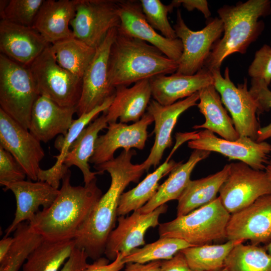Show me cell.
Wrapping results in <instances>:
<instances>
[{
    "label": "cell",
    "instance_id": "obj_1",
    "mask_svg": "<svg viewBox=\"0 0 271 271\" xmlns=\"http://www.w3.org/2000/svg\"><path fill=\"white\" fill-rule=\"evenodd\" d=\"M134 150H123L113 160L94 165L102 174L107 172L110 186L93 207L74 240L76 247L84 249L89 258L95 260L104 253L111 232L114 229L121 195L131 182L137 183L146 171L142 164H133Z\"/></svg>",
    "mask_w": 271,
    "mask_h": 271
},
{
    "label": "cell",
    "instance_id": "obj_2",
    "mask_svg": "<svg viewBox=\"0 0 271 271\" xmlns=\"http://www.w3.org/2000/svg\"><path fill=\"white\" fill-rule=\"evenodd\" d=\"M96 181L84 186H72L69 169L51 205L39 211L29 222L31 230L44 240L74 239L102 195Z\"/></svg>",
    "mask_w": 271,
    "mask_h": 271
},
{
    "label": "cell",
    "instance_id": "obj_3",
    "mask_svg": "<svg viewBox=\"0 0 271 271\" xmlns=\"http://www.w3.org/2000/svg\"><path fill=\"white\" fill-rule=\"evenodd\" d=\"M223 35L213 46L204 66L211 71L220 69L223 61L235 53L244 54L260 35L264 24L260 19L271 13V1L248 0L224 5L217 10Z\"/></svg>",
    "mask_w": 271,
    "mask_h": 271
},
{
    "label": "cell",
    "instance_id": "obj_4",
    "mask_svg": "<svg viewBox=\"0 0 271 271\" xmlns=\"http://www.w3.org/2000/svg\"><path fill=\"white\" fill-rule=\"evenodd\" d=\"M178 67L177 62L168 58L157 47L117 31L108 64L109 79L114 87H128L157 75L172 74Z\"/></svg>",
    "mask_w": 271,
    "mask_h": 271
},
{
    "label": "cell",
    "instance_id": "obj_5",
    "mask_svg": "<svg viewBox=\"0 0 271 271\" xmlns=\"http://www.w3.org/2000/svg\"><path fill=\"white\" fill-rule=\"evenodd\" d=\"M230 214L222 205L219 197L210 203L174 220L161 223L160 238L183 239L192 246L208 244L226 238V227Z\"/></svg>",
    "mask_w": 271,
    "mask_h": 271
},
{
    "label": "cell",
    "instance_id": "obj_6",
    "mask_svg": "<svg viewBox=\"0 0 271 271\" xmlns=\"http://www.w3.org/2000/svg\"><path fill=\"white\" fill-rule=\"evenodd\" d=\"M40 96L28 66L0 54V108L29 129L33 106Z\"/></svg>",
    "mask_w": 271,
    "mask_h": 271
},
{
    "label": "cell",
    "instance_id": "obj_7",
    "mask_svg": "<svg viewBox=\"0 0 271 271\" xmlns=\"http://www.w3.org/2000/svg\"><path fill=\"white\" fill-rule=\"evenodd\" d=\"M50 45L28 66L39 93L61 106L76 108L82 79L57 63Z\"/></svg>",
    "mask_w": 271,
    "mask_h": 271
},
{
    "label": "cell",
    "instance_id": "obj_8",
    "mask_svg": "<svg viewBox=\"0 0 271 271\" xmlns=\"http://www.w3.org/2000/svg\"><path fill=\"white\" fill-rule=\"evenodd\" d=\"M211 72L213 85L219 93L223 104L230 113L239 137H247L256 141L260 128L256 118L259 105L247 88L246 79L236 86L230 79L228 67H226L223 75L220 69Z\"/></svg>",
    "mask_w": 271,
    "mask_h": 271
},
{
    "label": "cell",
    "instance_id": "obj_9",
    "mask_svg": "<svg viewBox=\"0 0 271 271\" xmlns=\"http://www.w3.org/2000/svg\"><path fill=\"white\" fill-rule=\"evenodd\" d=\"M219 193L222 205L231 214L271 194V181L265 171L255 170L242 162L232 163Z\"/></svg>",
    "mask_w": 271,
    "mask_h": 271
},
{
    "label": "cell",
    "instance_id": "obj_10",
    "mask_svg": "<svg viewBox=\"0 0 271 271\" xmlns=\"http://www.w3.org/2000/svg\"><path fill=\"white\" fill-rule=\"evenodd\" d=\"M173 28L183 45L182 55L175 73L194 75L204 68L213 45L223 33V25L219 17L210 19L202 29L194 31L185 24L180 10Z\"/></svg>",
    "mask_w": 271,
    "mask_h": 271
},
{
    "label": "cell",
    "instance_id": "obj_11",
    "mask_svg": "<svg viewBox=\"0 0 271 271\" xmlns=\"http://www.w3.org/2000/svg\"><path fill=\"white\" fill-rule=\"evenodd\" d=\"M120 23L117 1L76 0L75 15L70 25L74 37L96 48Z\"/></svg>",
    "mask_w": 271,
    "mask_h": 271
},
{
    "label": "cell",
    "instance_id": "obj_12",
    "mask_svg": "<svg viewBox=\"0 0 271 271\" xmlns=\"http://www.w3.org/2000/svg\"><path fill=\"white\" fill-rule=\"evenodd\" d=\"M118 28L110 30L96 48L95 55L82 77V88L76 106L78 117L103 103L115 94L116 88L110 83L108 64L110 49Z\"/></svg>",
    "mask_w": 271,
    "mask_h": 271
},
{
    "label": "cell",
    "instance_id": "obj_13",
    "mask_svg": "<svg viewBox=\"0 0 271 271\" xmlns=\"http://www.w3.org/2000/svg\"><path fill=\"white\" fill-rule=\"evenodd\" d=\"M188 146L193 150L220 153L230 160H239L261 171H264L271 154V145L264 141L257 142L247 137L230 141L219 138L207 129L194 132Z\"/></svg>",
    "mask_w": 271,
    "mask_h": 271
},
{
    "label": "cell",
    "instance_id": "obj_14",
    "mask_svg": "<svg viewBox=\"0 0 271 271\" xmlns=\"http://www.w3.org/2000/svg\"><path fill=\"white\" fill-rule=\"evenodd\" d=\"M40 141L0 108V146L20 164L27 177L37 181L40 162L45 156Z\"/></svg>",
    "mask_w": 271,
    "mask_h": 271
},
{
    "label": "cell",
    "instance_id": "obj_15",
    "mask_svg": "<svg viewBox=\"0 0 271 271\" xmlns=\"http://www.w3.org/2000/svg\"><path fill=\"white\" fill-rule=\"evenodd\" d=\"M168 210L165 204L149 213L133 211L127 217L119 216L118 225L110 233L106 241L104 254L109 260L113 261L117 253L124 257L133 250L145 245V235L150 228L159 226L161 215Z\"/></svg>",
    "mask_w": 271,
    "mask_h": 271
},
{
    "label": "cell",
    "instance_id": "obj_16",
    "mask_svg": "<svg viewBox=\"0 0 271 271\" xmlns=\"http://www.w3.org/2000/svg\"><path fill=\"white\" fill-rule=\"evenodd\" d=\"M227 240L251 244H267L271 240V194L263 195L246 207L230 214L226 227Z\"/></svg>",
    "mask_w": 271,
    "mask_h": 271
},
{
    "label": "cell",
    "instance_id": "obj_17",
    "mask_svg": "<svg viewBox=\"0 0 271 271\" xmlns=\"http://www.w3.org/2000/svg\"><path fill=\"white\" fill-rule=\"evenodd\" d=\"M117 5L120 21L118 32L153 45L178 62L183 52L181 40L168 39L158 33L147 21L140 1L117 0Z\"/></svg>",
    "mask_w": 271,
    "mask_h": 271
},
{
    "label": "cell",
    "instance_id": "obj_18",
    "mask_svg": "<svg viewBox=\"0 0 271 271\" xmlns=\"http://www.w3.org/2000/svg\"><path fill=\"white\" fill-rule=\"evenodd\" d=\"M153 122V116L147 112L140 120L130 125L120 122L108 123L107 132L96 141L89 163L97 165L112 160L114 153L119 148L125 151L132 148L143 150L148 126Z\"/></svg>",
    "mask_w": 271,
    "mask_h": 271
},
{
    "label": "cell",
    "instance_id": "obj_19",
    "mask_svg": "<svg viewBox=\"0 0 271 271\" xmlns=\"http://www.w3.org/2000/svg\"><path fill=\"white\" fill-rule=\"evenodd\" d=\"M199 99V92L168 105H163L153 99L147 108V112L155 122V141L150 153L142 163L148 171L153 166L156 167L160 163L167 148L172 144V133L180 115L189 108L197 105Z\"/></svg>",
    "mask_w": 271,
    "mask_h": 271
},
{
    "label": "cell",
    "instance_id": "obj_20",
    "mask_svg": "<svg viewBox=\"0 0 271 271\" xmlns=\"http://www.w3.org/2000/svg\"><path fill=\"white\" fill-rule=\"evenodd\" d=\"M2 186L5 191H11L16 200L14 219L5 231L4 237L15 231L17 226L25 221L30 222L38 213L40 206L49 207L58 196L59 189H55L45 182L22 180L7 183Z\"/></svg>",
    "mask_w": 271,
    "mask_h": 271
},
{
    "label": "cell",
    "instance_id": "obj_21",
    "mask_svg": "<svg viewBox=\"0 0 271 271\" xmlns=\"http://www.w3.org/2000/svg\"><path fill=\"white\" fill-rule=\"evenodd\" d=\"M50 45L33 27L1 20L0 51L11 59L29 66Z\"/></svg>",
    "mask_w": 271,
    "mask_h": 271
},
{
    "label": "cell",
    "instance_id": "obj_22",
    "mask_svg": "<svg viewBox=\"0 0 271 271\" xmlns=\"http://www.w3.org/2000/svg\"><path fill=\"white\" fill-rule=\"evenodd\" d=\"M75 112L76 107L61 106L40 95L32 108L29 130L39 141L46 143L57 135L66 134Z\"/></svg>",
    "mask_w": 271,
    "mask_h": 271
},
{
    "label": "cell",
    "instance_id": "obj_23",
    "mask_svg": "<svg viewBox=\"0 0 271 271\" xmlns=\"http://www.w3.org/2000/svg\"><path fill=\"white\" fill-rule=\"evenodd\" d=\"M150 81L152 96L163 105L172 104L214 84L211 72L204 68L194 75H159L150 79Z\"/></svg>",
    "mask_w": 271,
    "mask_h": 271
},
{
    "label": "cell",
    "instance_id": "obj_24",
    "mask_svg": "<svg viewBox=\"0 0 271 271\" xmlns=\"http://www.w3.org/2000/svg\"><path fill=\"white\" fill-rule=\"evenodd\" d=\"M76 12V0H46L32 27L50 44L74 37L69 28Z\"/></svg>",
    "mask_w": 271,
    "mask_h": 271
},
{
    "label": "cell",
    "instance_id": "obj_25",
    "mask_svg": "<svg viewBox=\"0 0 271 271\" xmlns=\"http://www.w3.org/2000/svg\"><path fill=\"white\" fill-rule=\"evenodd\" d=\"M113 100L105 111L103 112L108 123H126L138 121L146 113L152 96L150 79L141 80L128 87L118 86Z\"/></svg>",
    "mask_w": 271,
    "mask_h": 271
},
{
    "label": "cell",
    "instance_id": "obj_26",
    "mask_svg": "<svg viewBox=\"0 0 271 271\" xmlns=\"http://www.w3.org/2000/svg\"><path fill=\"white\" fill-rule=\"evenodd\" d=\"M114 95L106 100L103 104L91 111L83 114L73 120L68 131L65 136H59L55 142V148L60 152L54 156L57 160L50 168L43 170L40 168L37 176V181L45 182L52 187L59 189L60 181L62 180L69 168L64 164V161L70 148L82 131L97 117L101 112L106 111L111 104Z\"/></svg>",
    "mask_w": 271,
    "mask_h": 271
},
{
    "label": "cell",
    "instance_id": "obj_27",
    "mask_svg": "<svg viewBox=\"0 0 271 271\" xmlns=\"http://www.w3.org/2000/svg\"><path fill=\"white\" fill-rule=\"evenodd\" d=\"M199 102L197 105L205 117V121L201 124L194 125L193 128L208 130L225 140H237L239 135L214 86L211 85L203 88L199 91Z\"/></svg>",
    "mask_w": 271,
    "mask_h": 271
},
{
    "label": "cell",
    "instance_id": "obj_28",
    "mask_svg": "<svg viewBox=\"0 0 271 271\" xmlns=\"http://www.w3.org/2000/svg\"><path fill=\"white\" fill-rule=\"evenodd\" d=\"M210 153L194 150L188 161L172 170L168 179L159 186L155 195L138 210L149 213L170 201L178 200L191 180V173L196 165L207 158Z\"/></svg>",
    "mask_w": 271,
    "mask_h": 271
},
{
    "label": "cell",
    "instance_id": "obj_29",
    "mask_svg": "<svg viewBox=\"0 0 271 271\" xmlns=\"http://www.w3.org/2000/svg\"><path fill=\"white\" fill-rule=\"evenodd\" d=\"M108 125V120L105 114L103 113L82 131L71 145L64 161V164L68 168L75 166L80 170L85 185H88L96 179V175L102 174L98 171H91L88 163L93 154L98 133L101 130L107 128Z\"/></svg>",
    "mask_w": 271,
    "mask_h": 271
},
{
    "label": "cell",
    "instance_id": "obj_30",
    "mask_svg": "<svg viewBox=\"0 0 271 271\" xmlns=\"http://www.w3.org/2000/svg\"><path fill=\"white\" fill-rule=\"evenodd\" d=\"M229 171V164H226L215 174L201 179L191 180L178 200L177 216L186 215L216 199Z\"/></svg>",
    "mask_w": 271,
    "mask_h": 271
},
{
    "label": "cell",
    "instance_id": "obj_31",
    "mask_svg": "<svg viewBox=\"0 0 271 271\" xmlns=\"http://www.w3.org/2000/svg\"><path fill=\"white\" fill-rule=\"evenodd\" d=\"M171 156L154 172L132 189L123 192L121 195L117 209V216H124L130 212L137 211L145 205L156 194L159 187L160 180L182 163L173 160Z\"/></svg>",
    "mask_w": 271,
    "mask_h": 271
},
{
    "label": "cell",
    "instance_id": "obj_32",
    "mask_svg": "<svg viewBox=\"0 0 271 271\" xmlns=\"http://www.w3.org/2000/svg\"><path fill=\"white\" fill-rule=\"evenodd\" d=\"M75 247L74 239H44L29 256L22 271H59Z\"/></svg>",
    "mask_w": 271,
    "mask_h": 271
},
{
    "label": "cell",
    "instance_id": "obj_33",
    "mask_svg": "<svg viewBox=\"0 0 271 271\" xmlns=\"http://www.w3.org/2000/svg\"><path fill=\"white\" fill-rule=\"evenodd\" d=\"M50 47L57 63L82 79L96 52V48L74 37L56 42Z\"/></svg>",
    "mask_w": 271,
    "mask_h": 271
},
{
    "label": "cell",
    "instance_id": "obj_34",
    "mask_svg": "<svg viewBox=\"0 0 271 271\" xmlns=\"http://www.w3.org/2000/svg\"><path fill=\"white\" fill-rule=\"evenodd\" d=\"M241 241L228 240L221 244H205L186 248L181 251L193 271H214L224 267L225 261Z\"/></svg>",
    "mask_w": 271,
    "mask_h": 271
},
{
    "label": "cell",
    "instance_id": "obj_35",
    "mask_svg": "<svg viewBox=\"0 0 271 271\" xmlns=\"http://www.w3.org/2000/svg\"><path fill=\"white\" fill-rule=\"evenodd\" d=\"M8 253L0 262V271H19L30 254L44 240L31 230L28 221L17 226Z\"/></svg>",
    "mask_w": 271,
    "mask_h": 271
},
{
    "label": "cell",
    "instance_id": "obj_36",
    "mask_svg": "<svg viewBox=\"0 0 271 271\" xmlns=\"http://www.w3.org/2000/svg\"><path fill=\"white\" fill-rule=\"evenodd\" d=\"M224 267L228 271H271V254L264 247L240 243L231 251Z\"/></svg>",
    "mask_w": 271,
    "mask_h": 271
},
{
    "label": "cell",
    "instance_id": "obj_37",
    "mask_svg": "<svg viewBox=\"0 0 271 271\" xmlns=\"http://www.w3.org/2000/svg\"><path fill=\"white\" fill-rule=\"evenodd\" d=\"M193 246L186 241L177 238L162 237L157 241L137 248L124 257L125 263H145L172 258L176 253L188 247Z\"/></svg>",
    "mask_w": 271,
    "mask_h": 271
},
{
    "label": "cell",
    "instance_id": "obj_38",
    "mask_svg": "<svg viewBox=\"0 0 271 271\" xmlns=\"http://www.w3.org/2000/svg\"><path fill=\"white\" fill-rule=\"evenodd\" d=\"M143 12L151 26L166 38H177L176 32L168 20V15L174 7L163 4L160 0H141Z\"/></svg>",
    "mask_w": 271,
    "mask_h": 271
},
{
    "label": "cell",
    "instance_id": "obj_39",
    "mask_svg": "<svg viewBox=\"0 0 271 271\" xmlns=\"http://www.w3.org/2000/svg\"><path fill=\"white\" fill-rule=\"evenodd\" d=\"M44 0H10L1 19L20 25L33 27Z\"/></svg>",
    "mask_w": 271,
    "mask_h": 271
},
{
    "label": "cell",
    "instance_id": "obj_40",
    "mask_svg": "<svg viewBox=\"0 0 271 271\" xmlns=\"http://www.w3.org/2000/svg\"><path fill=\"white\" fill-rule=\"evenodd\" d=\"M268 86L261 80L251 79L249 90L258 103L259 113L271 109V91ZM268 139H271V122L259 128L256 141L264 142Z\"/></svg>",
    "mask_w": 271,
    "mask_h": 271
},
{
    "label": "cell",
    "instance_id": "obj_41",
    "mask_svg": "<svg viewBox=\"0 0 271 271\" xmlns=\"http://www.w3.org/2000/svg\"><path fill=\"white\" fill-rule=\"evenodd\" d=\"M251 79L262 81L268 86L271 82V46L265 44L256 51L248 69Z\"/></svg>",
    "mask_w": 271,
    "mask_h": 271
},
{
    "label": "cell",
    "instance_id": "obj_42",
    "mask_svg": "<svg viewBox=\"0 0 271 271\" xmlns=\"http://www.w3.org/2000/svg\"><path fill=\"white\" fill-rule=\"evenodd\" d=\"M27 176L14 157L0 146V184L24 180Z\"/></svg>",
    "mask_w": 271,
    "mask_h": 271
},
{
    "label": "cell",
    "instance_id": "obj_43",
    "mask_svg": "<svg viewBox=\"0 0 271 271\" xmlns=\"http://www.w3.org/2000/svg\"><path fill=\"white\" fill-rule=\"evenodd\" d=\"M124 257L122 254L117 253L115 259L109 263L108 258L101 256L88 264L83 271H120L126 264Z\"/></svg>",
    "mask_w": 271,
    "mask_h": 271
},
{
    "label": "cell",
    "instance_id": "obj_44",
    "mask_svg": "<svg viewBox=\"0 0 271 271\" xmlns=\"http://www.w3.org/2000/svg\"><path fill=\"white\" fill-rule=\"evenodd\" d=\"M88 258L84 249L75 247L60 271H83L88 264Z\"/></svg>",
    "mask_w": 271,
    "mask_h": 271
},
{
    "label": "cell",
    "instance_id": "obj_45",
    "mask_svg": "<svg viewBox=\"0 0 271 271\" xmlns=\"http://www.w3.org/2000/svg\"><path fill=\"white\" fill-rule=\"evenodd\" d=\"M161 271H193L180 251L172 258L161 260Z\"/></svg>",
    "mask_w": 271,
    "mask_h": 271
},
{
    "label": "cell",
    "instance_id": "obj_46",
    "mask_svg": "<svg viewBox=\"0 0 271 271\" xmlns=\"http://www.w3.org/2000/svg\"><path fill=\"white\" fill-rule=\"evenodd\" d=\"M171 4L174 8L182 5L188 11L197 9L203 14L206 19L209 18L211 16L208 2L206 0H174Z\"/></svg>",
    "mask_w": 271,
    "mask_h": 271
},
{
    "label": "cell",
    "instance_id": "obj_47",
    "mask_svg": "<svg viewBox=\"0 0 271 271\" xmlns=\"http://www.w3.org/2000/svg\"><path fill=\"white\" fill-rule=\"evenodd\" d=\"M161 260L145 263L128 262L123 271H161Z\"/></svg>",
    "mask_w": 271,
    "mask_h": 271
},
{
    "label": "cell",
    "instance_id": "obj_48",
    "mask_svg": "<svg viewBox=\"0 0 271 271\" xmlns=\"http://www.w3.org/2000/svg\"><path fill=\"white\" fill-rule=\"evenodd\" d=\"M13 237H4L0 241V262L8 253L13 242Z\"/></svg>",
    "mask_w": 271,
    "mask_h": 271
},
{
    "label": "cell",
    "instance_id": "obj_49",
    "mask_svg": "<svg viewBox=\"0 0 271 271\" xmlns=\"http://www.w3.org/2000/svg\"><path fill=\"white\" fill-rule=\"evenodd\" d=\"M264 171L271 181V154Z\"/></svg>",
    "mask_w": 271,
    "mask_h": 271
},
{
    "label": "cell",
    "instance_id": "obj_50",
    "mask_svg": "<svg viewBox=\"0 0 271 271\" xmlns=\"http://www.w3.org/2000/svg\"><path fill=\"white\" fill-rule=\"evenodd\" d=\"M266 250L271 254V240L263 247Z\"/></svg>",
    "mask_w": 271,
    "mask_h": 271
},
{
    "label": "cell",
    "instance_id": "obj_51",
    "mask_svg": "<svg viewBox=\"0 0 271 271\" xmlns=\"http://www.w3.org/2000/svg\"><path fill=\"white\" fill-rule=\"evenodd\" d=\"M214 271H228V270L225 267H224L222 268H220L219 269L214 270Z\"/></svg>",
    "mask_w": 271,
    "mask_h": 271
},
{
    "label": "cell",
    "instance_id": "obj_52",
    "mask_svg": "<svg viewBox=\"0 0 271 271\" xmlns=\"http://www.w3.org/2000/svg\"><path fill=\"white\" fill-rule=\"evenodd\" d=\"M270 46H271V42H270Z\"/></svg>",
    "mask_w": 271,
    "mask_h": 271
}]
</instances>
